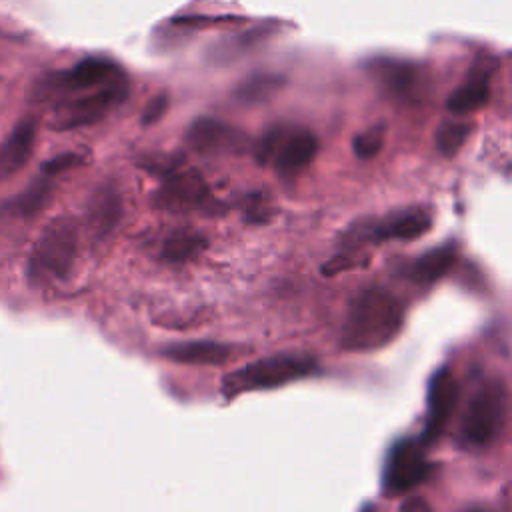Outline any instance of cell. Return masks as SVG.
<instances>
[{
    "mask_svg": "<svg viewBox=\"0 0 512 512\" xmlns=\"http://www.w3.org/2000/svg\"><path fill=\"white\" fill-rule=\"evenodd\" d=\"M404 324V306L382 288L362 290L348 308L342 346L354 352H370L396 338Z\"/></svg>",
    "mask_w": 512,
    "mask_h": 512,
    "instance_id": "1",
    "label": "cell"
},
{
    "mask_svg": "<svg viewBox=\"0 0 512 512\" xmlns=\"http://www.w3.org/2000/svg\"><path fill=\"white\" fill-rule=\"evenodd\" d=\"M78 226L72 218H54L38 236L30 258L28 278L34 284H50L62 280L76 258Z\"/></svg>",
    "mask_w": 512,
    "mask_h": 512,
    "instance_id": "2",
    "label": "cell"
},
{
    "mask_svg": "<svg viewBox=\"0 0 512 512\" xmlns=\"http://www.w3.org/2000/svg\"><path fill=\"white\" fill-rule=\"evenodd\" d=\"M316 370V362L300 354H274L260 358L242 370L228 374L224 378V392L238 394L244 390H262L276 388L286 382L308 376Z\"/></svg>",
    "mask_w": 512,
    "mask_h": 512,
    "instance_id": "3",
    "label": "cell"
},
{
    "mask_svg": "<svg viewBox=\"0 0 512 512\" xmlns=\"http://www.w3.org/2000/svg\"><path fill=\"white\" fill-rule=\"evenodd\" d=\"M126 96L128 86L122 78L106 86H100L94 92L74 96L68 100H58L50 116V126L52 130H74L90 126L102 120L114 108H118L126 100Z\"/></svg>",
    "mask_w": 512,
    "mask_h": 512,
    "instance_id": "4",
    "label": "cell"
},
{
    "mask_svg": "<svg viewBox=\"0 0 512 512\" xmlns=\"http://www.w3.org/2000/svg\"><path fill=\"white\" fill-rule=\"evenodd\" d=\"M124 74L122 70L108 58H84L78 64H74L70 70H60L46 74L34 90V96L38 100H48V98H58L72 94V92H82L88 88H100L110 82L122 80Z\"/></svg>",
    "mask_w": 512,
    "mask_h": 512,
    "instance_id": "5",
    "label": "cell"
},
{
    "mask_svg": "<svg viewBox=\"0 0 512 512\" xmlns=\"http://www.w3.org/2000/svg\"><path fill=\"white\" fill-rule=\"evenodd\" d=\"M504 422V388L498 382L482 386L470 400L462 434L474 446L490 444Z\"/></svg>",
    "mask_w": 512,
    "mask_h": 512,
    "instance_id": "6",
    "label": "cell"
},
{
    "mask_svg": "<svg viewBox=\"0 0 512 512\" xmlns=\"http://www.w3.org/2000/svg\"><path fill=\"white\" fill-rule=\"evenodd\" d=\"M430 472V464L426 460L424 448L414 438H404L394 444L386 462L384 484L388 492L404 494L414 490L418 484L426 480Z\"/></svg>",
    "mask_w": 512,
    "mask_h": 512,
    "instance_id": "7",
    "label": "cell"
},
{
    "mask_svg": "<svg viewBox=\"0 0 512 512\" xmlns=\"http://www.w3.org/2000/svg\"><path fill=\"white\" fill-rule=\"evenodd\" d=\"M458 402V382L450 370H438L428 386V414L424 424V442H434L450 422Z\"/></svg>",
    "mask_w": 512,
    "mask_h": 512,
    "instance_id": "8",
    "label": "cell"
},
{
    "mask_svg": "<svg viewBox=\"0 0 512 512\" xmlns=\"http://www.w3.org/2000/svg\"><path fill=\"white\" fill-rule=\"evenodd\" d=\"M208 198V188L202 176L194 170L172 174L154 194V204L166 210H188L202 206Z\"/></svg>",
    "mask_w": 512,
    "mask_h": 512,
    "instance_id": "9",
    "label": "cell"
},
{
    "mask_svg": "<svg viewBox=\"0 0 512 512\" xmlns=\"http://www.w3.org/2000/svg\"><path fill=\"white\" fill-rule=\"evenodd\" d=\"M34 144L36 122L32 118H24L12 128V132L0 144V182L12 178L28 164L34 152Z\"/></svg>",
    "mask_w": 512,
    "mask_h": 512,
    "instance_id": "10",
    "label": "cell"
},
{
    "mask_svg": "<svg viewBox=\"0 0 512 512\" xmlns=\"http://www.w3.org/2000/svg\"><path fill=\"white\" fill-rule=\"evenodd\" d=\"M276 148V170L284 176H292L306 168L316 154L318 142L316 136L308 130H296L292 134H284Z\"/></svg>",
    "mask_w": 512,
    "mask_h": 512,
    "instance_id": "11",
    "label": "cell"
},
{
    "mask_svg": "<svg viewBox=\"0 0 512 512\" xmlns=\"http://www.w3.org/2000/svg\"><path fill=\"white\" fill-rule=\"evenodd\" d=\"M186 142L198 152L232 150L240 142V134L214 118H198L188 126Z\"/></svg>",
    "mask_w": 512,
    "mask_h": 512,
    "instance_id": "12",
    "label": "cell"
},
{
    "mask_svg": "<svg viewBox=\"0 0 512 512\" xmlns=\"http://www.w3.org/2000/svg\"><path fill=\"white\" fill-rule=\"evenodd\" d=\"M162 356L180 364H200V366H216L224 364L232 356V348L220 342H178L170 344L162 350Z\"/></svg>",
    "mask_w": 512,
    "mask_h": 512,
    "instance_id": "13",
    "label": "cell"
},
{
    "mask_svg": "<svg viewBox=\"0 0 512 512\" xmlns=\"http://www.w3.org/2000/svg\"><path fill=\"white\" fill-rule=\"evenodd\" d=\"M122 214V202L112 186H102L94 190L88 204V226L94 236L104 238L112 232Z\"/></svg>",
    "mask_w": 512,
    "mask_h": 512,
    "instance_id": "14",
    "label": "cell"
},
{
    "mask_svg": "<svg viewBox=\"0 0 512 512\" xmlns=\"http://www.w3.org/2000/svg\"><path fill=\"white\" fill-rule=\"evenodd\" d=\"M456 260V248L452 244L438 246L422 254L410 268V276L420 284H432L442 278Z\"/></svg>",
    "mask_w": 512,
    "mask_h": 512,
    "instance_id": "15",
    "label": "cell"
},
{
    "mask_svg": "<svg viewBox=\"0 0 512 512\" xmlns=\"http://www.w3.org/2000/svg\"><path fill=\"white\" fill-rule=\"evenodd\" d=\"M50 192H52V186H50V180H48V174H42V178H38L34 184H30L18 198H12L10 202H6L2 208L4 212L8 214H14V216H34L38 214L44 204L48 202L50 198Z\"/></svg>",
    "mask_w": 512,
    "mask_h": 512,
    "instance_id": "16",
    "label": "cell"
},
{
    "mask_svg": "<svg viewBox=\"0 0 512 512\" xmlns=\"http://www.w3.org/2000/svg\"><path fill=\"white\" fill-rule=\"evenodd\" d=\"M488 96H490V88H488L486 76H474L448 96L446 106L450 112L466 114L482 108L488 102Z\"/></svg>",
    "mask_w": 512,
    "mask_h": 512,
    "instance_id": "17",
    "label": "cell"
},
{
    "mask_svg": "<svg viewBox=\"0 0 512 512\" xmlns=\"http://www.w3.org/2000/svg\"><path fill=\"white\" fill-rule=\"evenodd\" d=\"M430 228V216L426 212H406L390 222L382 224L378 230V238H400V240H414L428 232Z\"/></svg>",
    "mask_w": 512,
    "mask_h": 512,
    "instance_id": "18",
    "label": "cell"
},
{
    "mask_svg": "<svg viewBox=\"0 0 512 512\" xmlns=\"http://www.w3.org/2000/svg\"><path fill=\"white\" fill-rule=\"evenodd\" d=\"M206 246L204 236L196 232H176L162 244V258L168 262H186L198 256Z\"/></svg>",
    "mask_w": 512,
    "mask_h": 512,
    "instance_id": "19",
    "label": "cell"
},
{
    "mask_svg": "<svg viewBox=\"0 0 512 512\" xmlns=\"http://www.w3.org/2000/svg\"><path fill=\"white\" fill-rule=\"evenodd\" d=\"M472 126L470 124H458V122H446L436 132V146L444 156H454L462 144L466 142Z\"/></svg>",
    "mask_w": 512,
    "mask_h": 512,
    "instance_id": "20",
    "label": "cell"
},
{
    "mask_svg": "<svg viewBox=\"0 0 512 512\" xmlns=\"http://www.w3.org/2000/svg\"><path fill=\"white\" fill-rule=\"evenodd\" d=\"M280 86V78L278 76H252L246 82H242L236 90V96L244 102H256L266 98L268 94H272L276 88Z\"/></svg>",
    "mask_w": 512,
    "mask_h": 512,
    "instance_id": "21",
    "label": "cell"
},
{
    "mask_svg": "<svg viewBox=\"0 0 512 512\" xmlns=\"http://www.w3.org/2000/svg\"><path fill=\"white\" fill-rule=\"evenodd\" d=\"M382 144H384V128L372 126L370 130L354 138V154L362 160H368L380 152Z\"/></svg>",
    "mask_w": 512,
    "mask_h": 512,
    "instance_id": "22",
    "label": "cell"
},
{
    "mask_svg": "<svg viewBox=\"0 0 512 512\" xmlns=\"http://www.w3.org/2000/svg\"><path fill=\"white\" fill-rule=\"evenodd\" d=\"M82 162V154L78 152H66V154H58L54 156L52 160H48L44 166H42V174H48V176H56L64 170H70L74 166H78Z\"/></svg>",
    "mask_w": 512,
    "mask_h": 512,
    "instance_id": "23",
    "label": "cell"
},
{
    "mask_svg": "<svg viewBox=\"0 0 512 512\" xmlns=\"http://www.w3.org/2000/svg\"><path fill=\"white\" fill-rule=\"evenodd\" d=\"M166 108H168V94H156L146 106H144V110H142V116H140V124L142 126H152L154 122H158L162 116H164V112H166Z\"/></svg>",
    "mask_w": 512,
    "mask_h": 512,
    "instance_id": "24",
    "label": "cell"
},
{
    "mask_svg": "<svg viewBox=\"0 0 512 512\" xmlns=\"http://www.w3.org/2000/svg\"><path fill=\"white\" fill-rule=\"evenodd\" d=\"M412 508H420V510H428V504H424V502H406L404 506H402V510H412Z\"/></svg>",
    "mask_w": 512,
    "mask_h": 512,
    "instance_id": "25",
    "label": "cell"
}]
</instances>
